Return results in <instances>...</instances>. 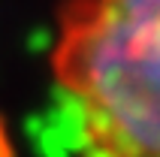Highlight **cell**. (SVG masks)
I'll return each instance as SVG.
<instances>
[{
  "instance_id": "obj_1",
  "label": "cell",
  "mask_w": 160,
  "mask_h": 157,
  "mask_svg": "<svg viewBox=\"0 0 160 157\" xmlns=\"http://www.w3.org/2000/svg\"><path fill=\"white\" fill-rule=\"evenodd\" d=\"M52 73L79 157H160V0H70Z\"/></svg>"
}]
</instances>
